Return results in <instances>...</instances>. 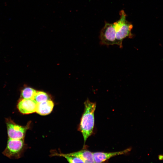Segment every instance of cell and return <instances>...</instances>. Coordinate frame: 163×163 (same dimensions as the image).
Returning a JSON list of instances; mask_svg holds the SVG:
<instances>
[{
	"mask_svg": "<svg viewBox=\"0 0 163 163\" xmlns=\"http://www.w3.org/2000/svg\"><path fill=\"white\" fill-rule=\"evenodd\" d=\"M34 100L37 103H39L50 99L48 95L46 92L37 91L34 96Z\"/></svg>",
	"mask_w": 163,
	"mask_h": 163,
	"instance_id": "7c38bea8",
	"label": "cell"
},
{
	"mask_svg": "<svg viewBox=\"0 0 163 163\" xmlns=\"http://www.w3.org/2000/svg\"><path fill=\"white\" fill-rule=\"evenodd\" d=\"M24 139H15L9 138L3 154L11 158H19L24 147Z\"/></svg>",
	"mask_w": 163,
	"mask_h": 163,
	"instance_id": "3957f363",
	"label": "cell"
},
{
	"mask_svg": "<svg viewBox=\"0 0 163 163\" xmlns=\"http://www.w3.org/2000/svg\"><path fill=\"white\" fill-rule=\"evenodd\" d=\"M37 103L32 99H21L18 103L17 108L23 114H29L36 112Z\"/></svg>",
	"mask_w": 163,
	"mask_h": 163,
	"instance_id": "8992f818",
	"label": "cell"
},
{
	"mask_svg": "<svg viewBox=\"0 0 163 163\" xmlns=\"http://www.w3.org/2000/svg\"><path fill=\"white\" fill-rule=\"evenodd\" d=\"M6 123L9 138L15 139H24L30 125L29 123L25 126H20L15 123L10 118L6 120Z\"/></svg>",
	"mask_w": 163,
	"mask_h": 163,
	"instance_id": "277c9868",
	"label": "cell"
},
{
	"mask_svg": "<svg viewBox=\"0 0 163 163\" xmlns=\"http://www.w3.org/2000/svg\"><path fill=\"white\" fill-rule=\"evenodd\" d=\"M131 149V148H130L119 152H97L93 153L94 163L103 162L112 157L126 154L130 151Z\"/></svg>",
	"mask_w": 163,
	"mask_h": 163,
	"instance_id": "52a82bcc",
	"label": "cell"
},
{
	"mask_svg": "<svg viewBox=\"0 0 163 163\" xmlns=\"http://www.w3.org/2000/svg\"><path fill=\"white\" fill-rule=\"evenodd\" d=\"M52 155L63 157L65 158L69 163H84L83 160L81 158L70 155L69 154H64L62 153H54Z\"/></svg>",
	"mask_w": 163,
	"mask_h": 163,
	"instance_id": "8fae6325",
	"label": "cell"
},
{
	"mask_svg": "<svg viewBox=\"0 0 163 163\" xmlns=\"http://www.w3.org/2000/svg\"><path fill=\"white\" fill-rule=\"evenodd\" d=\"M85 109L79 126L85 143L87 139L92 134L94 124V113L96 106L95 102L87 99L84 103Z\"/></svg>",
	"mask_w": 163,
	"mask_h": 163,
	"instance_id": "6da1fadb",
	"label": "cell"
},
{
	"mask_svg": "<svg viewBox=\"0 0 163 163\" xmlns=\"http://www.w3.org/2000/svg\"><path fill=\"white\" fill-rule=\"evenodd\" d=\"M100 43L106 46L116 45V32L113 23L105 22L99 36Z\"/></svg>",
	"mask_w": 163,
	"mask_h": 163,
	"instance_id": "5b68a950",
	"label": "cell"
},
{
	"mask_svg": "<svg viewBox=\"0 0 163 163\" xmlns=\"http://www.w3.org/2000/svg\"><path fill=\"white\" fill-rule=\"evenodd\" d=\"M54 106L53 102L50 100L37 103L36 112L41 115H48L52 111Z\"/></svg>",
	"mask_w": 163,
	"mask_h": 163,
	"instance_id": "ba28073f",
	"label": "cell"
},
{
	"mask_svg": "<svg viewBox=\"0 0 163 163\" xmlns=\"http://www.w3.org/2000/svg\"><path fill=\"white\" fill-rule=\"evenodd\" d=\"M163 158V156L162 155H160L159 157V158L160 160H161Z\"/></svg>",
	"mask_w": 163,
	"mask_h": 163,
	"instance_id": "4fadbf2b",
	"label": "cell"
},
{
	"mask_svg": "<svg viewBox=\"0 0 163 163\" xmlns=\"http://www.w3.org/2000/svg\"><path fill=\"white\" fill-rule=\"evenodd\" d=\"M37 91L33 88L27 87L23 88L21 93V99H34Z\"/></svg>",
	"mask_w": 163,
	"mask_h": 163,
	"instance_id": "30bf717a",
	"label": "cell"
},
{
	"mask_svg": "<svg viewBox=\"0 0 163 163\" xmlns=\"http://www.w3.org/2000/svg\"><path fill=\"white\" fill-rule=\"evenodd\" d=\"M120 19L113 23L116 32V45L121 48L123 47L122 42L124 39L133 37L131 30L133 26L126 20L127 15L123 10L120 11Z\"/></svg>",
	"mask_w": 163,
	"mask_h": 163,
	"instance_id": "7a4b0ae2",
	"label": "cell"
},
{
	"mask_svg": "<svg viewBox=\"0 0 163 163\" xmlns=\"http://www.w3.org/2000/svg\"><path fill=\"white\" fill-rule=\"evenodd\" d=\"M69 154L81 158L84 163H94L93 153L88 150H82Z\"/></svg>",
	"mask_w": 163,
	"mask_h": 163,
	"instance_id": "9c48e42d",
	"label": "cell"
}]
</instances>
